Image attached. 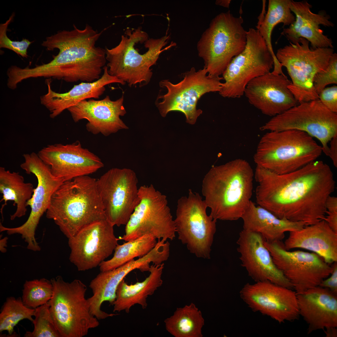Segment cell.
<instances>
[{"mask_svg":"<svg viewBox=\"0 0 337 337\" xmlns=\"http://www.w3.org/2000/svg\"><path fill=\"white\" fill-rule=\"evenodd\" d=\"M290 0H269L266 13L262 11L258 18L256 27L265 41L274 60V68L279 69L281 65L277 60L272 46L271 36L274 27L282 23L284 26L290 25L295 17L289 7Z\"/></svg>","mask_w":337,"mask_h":337,"instance_id":"32","label":"cell"},{"mask_svg":"<svg viewBox=\"0 0 337 337\" xmlns=\"http://www.w3.org/2000/svg\"><path fill=\"white\" fill-rule=\"evenodd\" d=\"M50 280L53 291L48 303L61 337H83L99 325L98 320L90 312L85 297L87 288L81 281L68 282L60 276Z\"/></svg>","mask_w":337,"mask_h":337,"instance_id":"8","label":"cell"},{"mask_svg":"<svg viewBox=\"0 0 337 337\" xmlns=\"http://www.w3.org/2000/svg\"><path fill=\"white\" fill-rule=\"evenodd\" d=\"M247 283L240 291L241 299L253 311L279 323L292 321L300 316L295 291L269 281Z\"/></svg>","mask_w":337,"mask_h":337,"instance_id":"19","label":"cell"},{"mask_svg":"<svg viewBox=\"0 0 337 337\" xmlns=\"http://www.w3.org/2000/svg\"><path fill=\"white\" fill-rule=\"evenodd\" d=\"M34 329L27 331L25 337H61L54 325L48 303L35 309Z\"/></svg>","mask_w":337,"mask_h":337,"instance_id":"37","label":"cell"},{"mask_svg":"<svg viewBox=\"0 0 337 337\" xmlns=\"http://www.w3.org/2000/svg\"><path fill=\"white\" fill-rule=\"evenodd\" d=\"M291 83L285 74L270 72L251 81L244 95L262 114L274 116L299 104L288 88Z\"/></svg>","mask_w":337,"mask_h":337,"instance_id":"22","label":"cell"},{"mask_svg":"<svg viewBox=\"0 0 337 337\" xmlns=\"http://www.w3.org/2000/svg\"><path fill=\"white\" fill-rule=\"evenodd\" d=\"M73 27L46 38L42 45L48 51L58 49L59 53L47 63L24 68L25 79L44 77L90 82L100 78L106 62L105 50L96 43L104 30L99 32L88 24L83 29L75 25Z\"/></svg>","mask_w":337,"mask_h":337,"instance_id":"2","label":"cell"},{"mask_svg":"<svg viewBox=\"0 0 337 337\" xmlns=\"http://www.w3.org/2000/svg\"><path fill=\"white\" fill-rule=\"evenodd\" d=\"M34 189L32 183L25 182L24 177L19 172H11L1 167L0 192L2 198L0 202L4 201L0 209L2 215L7 202L12 201L13 202V205L16 206V209L10 215V220H13L25 215L27 211V203L32 197Z\"/></svg>","mask_w":337,"mask_h":337,"instance_id":"31","label":"cell"},{"mask_svg":"<svg viewBox=\"0 0 337 337\" xmlns=\"http://www.w3.org/2000/svg\"><path fill=\"white\" fill-rule=\"evenodd\" d=\"M259 233L243 229L237 241L242 266L255 282L269 281L289 289L293 287L276 266Z\"/></svg>","mask_w":337,"mask_h":337,"instance_id":"21","label":"cell"},{"mask_svg":"<svg viewBox=\"0 0 337 337\" xmlns=\"http://www.w3.org/2000/svg\"><path fill=\"white\" fill-rule=\"evenodd\" d=\"M290 43L278 49L275 55L291 79L288 89L299 104L318 99L314 79L317 73L327 68L334 53L333 48L313 49L309 47V42L302 37L295 43Z\"/></svg>","mask_w":337,"mask_h":337,"instance_id":"9","label":"cell"},{"mask_svg":"<svg viewBox=\"0 0 337 337\" xmlns=\"http://www.w3.org/2000/svg\"><path fill=\"white\" fill-rule=\"evenodd\" d=\"M241 16L228 11L219 14L211 22L197 43L199 56L208 75H222L232 59L245 49L247 32Z\"/></svg>","mask_w":337,"mask_h":337,"instance_id":"7","label":"cell"},{"mask_svg":"<svg viewBox=\"0 0 337 337\" xmlns=\"http://www.w3.org/2000/svg\"><path fill=\"white\" fill-rule=\"evenodd\" d=\"M147 33L140 27L133 30L127 29L117 46L105 49L108 73L127 82L130 86L149 83L153 75L151 66L156 63L161 52L175 44L172 43L163 48L169 38L166 34L155 39L145 52L140 53V49L137 47Z\"/></svg>","mask_w":337,"mask_h":337,"instance_id":"6","label":"cell"},{"mask_svg":"<svg viewBox=\"0 0 337 337\" xmlns=\"http://www.w3.org/2000/svg\"><path fill=\"white\" fill-rule=\"evenodd\" d=\"M330 227L337 233V212H330L326 211V214L324 219Z\"/></svg>","mask_w":337,"mask_h":337,"instance_id":"43","label":"cell"},{"mask_svg":"<svg viewBox=\"0 0 337 337\" xmlns=\"http://www.w3.org/2000/svg\"><path fill=\"white\" fill-rule=\"evenodd\" d=\"M183 76V79L175 84L167 80L160 82V86L166 89L167 92L158 96V99L162 100L156 105L162 117L170 111H178L184 115L187 123L193 125L203 112L197 108L198 100L207 93L219 92L223 78L208 75L204 67L198 71L192 67Z\"/></svg>","mask_w":337,"mask_h":337,"instance_id":"13","label":"cell"},{"mask_svg":"<svg viewBox=\"0 0 337 337\" xmlns=\"http://www.w3.org/2000/svg\"><path fill=\"white\" fill-rule=\"evenodd\" d=\"M326 211L330 212H337V198L329 196L326 202Z\"/></svg>","mask_w":337,"mask_h":337,"instance_id":"44","label":"cell"},{"mask_svg":"<svg viewBox=\"0 0 337 337\" xmlns=\"http://www.w3.org/2000/svg\"><path fill=\"white\" fill-rule=\"evenodd\" d=\"M207 206L197 193L189 189L178 200L174 220L178 239L197 257L210 258L217 220L207 214Z\"/></svg>","mask_w":337,"mask_h":337,"instance_id":"10","label":"cell"},{"mask_svg":"<svg viewBox=\"0 0 337 337\" xmlns=\"http://www.w3.org/2000/svg\"><path fill=\"white\" fill-rule=\"evenodd\" d=\"M322 152L321 146L305 132L269 131L261 139L253 158L256 166L284 174L316 160Z\"/></svg>","mask_w":337,"mask_h":337,"instance_id":"5","label":"cell"},{"mask_svg":"<svg viewBox=\"0 0 337 337\" xmlns=\"http://www.w3.org/2000/svg\"><path fill=\"white\" fill-rule=\"evenodd\" d=\"M167 331L176 337H201L204 320L201 311L191 303L177 308L173 315L164 320Z\"/></svg>","mask_w":337,"mask_h":337,"instance_id":"33","label":"cell"},{"mask_svg":"<svg viewBox=\"0 0 337 337\" xmlns=\"http://www.w3.org/2000/svg\"><path fill=\"white\" fill-rule=\"evenodd\" d=\"M319 99L329 110L337 113V86L325 88L319 94Z\"/></svg>","mask_w":337,"mask_h":337,"instance_id":"40","label":"cell"},{"mask_svg":"<svg viewBox=\"0 0 337 337\" xmlns=\"http://www.w3.org/2000/svg\"><path fill=\"white\" fill-rule=\"evenodd\" d=\"M50 168L52 174L65 182L92 174L104 166L100 159L80 142L50 144L37 153Z\"/></svg>","mask_w":337,"mask_h":337,"instance_id":"20","label":"cell"},{"mask_svg":"<svg viewBox=\"0 0 337 337\" xmlns=\"http://www.w3.org/2000/svg\"><path fill=\"white\" fill-rule=\"evenodd\" d=\"M123 94L115 101L111 100L108 95L101 100H85L67 110L75 122L83 119L88 121L86 127L89 132L108 136L128 129L120 118L126 113Z\"/></svg>","mask_w":337,"mask_h":337,"instance_id":"23","label":"cell"},{"mask_svg":"<svg viewBox=\"0 0 337 337\" xmlns=\"http://www.w3.org/2000/svg\"><path fill=\"white\" fill-rule=\"evenodd\" d=\"M297 296L299 314L308 325V334L337 327V294L318 286Z\"/></svg>","mask_w":337,"mask_h":337,"instance_id":"25","label":"cell"},{"mask_svg":"<svg viewBox=\"0 0 337 337\" xmlns=\"http://www.w3.org/2000/svg\"><path fill=\"white\" fill-rule=\"evenodd\" d=\"M164 264L150 266V274L141 282L128 285L123 280L118 286L116 297L113 303V312L125 311L129 313L131 308L138 304L143 309L148 304L147 298L153 295L163 284L161 278Z\"/></svg>","mask_w":337,"mask_h":337,"instance_id":"29","label":"cell"},{"mask_svg":"<svg viewBox=\"0 0 337 337\" xmlns=\"http://www.w3.org/2000/svg\"><path fill=\"white\" fill-rule=\"evenodd\" d=\"M53 291L51 280L42 278L26 281L23 285L22 299L27 307L35 309L48 303Z\"/></svg>","mask_w":337,"mask_h":337,"instance_id":"36","label":"cell"},{"mask_svg":"<svg viewBox=\"0 0 337 337\" xmlns=\"http://www.w3.org/2000/svg\"><path fill=\"white\" fill-rule=\"evenodd\" d=\"M15 15L13 12L5 23L0 24V48L8 49L23 57L27 58V49L33 41L26 38L20 41H12L7 35L8 26L13 21Z\"/></svg>","mask_w":337,"mask_h":337,"instance_id":"38","label":"cell"},{"mask_svg":"<svg viewBox=\"0 0 337 337\" xmlns=\"http://www.w3.org/2000/svg\"><path fill=\"white\" fill-rule=\"evenodd\" d=\"M329 157L331 159L334 166L337 167V134L335 135L330 142Z\"/></svg>","mask_w":337,"mask_h":337,"instance_id":"42","label":"cell"},{"mask_svg":"<svg viewBox=\"0 0 337 337\" xmlns=\"http://www.w3.org/2000/svg\"><path fill=\"white\" fill-rule=\"evenodd\" d=\"M114 227L106 218L97 221L68 238L69 259L78 271L95 268L111 255L119 240Z\"/></svg>","mask_w":337,"mask_h":337,"instance_id":"18","label":"cell"},{"mask_svg":"<svg viewBox=\"0 0 337 337\" xmlns=\"http://www.w3.org/2000/svg\"><path fill=\"white\" fill-rule=\"evenodd\" d=\"M314 86L319 95L327 85L337 84V54L334 53L331 56L329 64L324 71L317 73L314 80Z\"/></svg>","mask_w":337,"mask_h":337,"instance_id":"39","label":"cell"},{"mask_svg":"<svg viewBox=\"0 0 337 337\" xmlns=\"http://www.w3.org/2000/svg\"><path fill=\"white\" fill-rule=\"evenodd\" d=\"M0 242L3 243V244H0V250L2 252H4L5 251H6L5 247H6L7 246V238L5 237L3 239H1L0 241Z\"/></svg>","mask_w":337,"mask_h":337,"instance_id":"47","label":"cell"},{"mask_svg":"<svg viewBox=\"0 0 337 337\" xmlns=\"http://www.w3.org/2000/svg\"><path fill=\"white\" fill-rule=\"evenodd\" d=\"M295 20L290 26L289 30L293 35L296 36L298 41L300 37L304 38L310 42L313 49L318 48H333L331 39L323 34L320 28V25L325 27L334 26L330 21V17L323 13L315 14L307 6L300 7L295 12Z\"/></svg>","mask_w":337,"mask_h":337,"instance_id":"30","label":"cell"},{"mask_svg":"<svg viewBox=\"0 0 337 337\" xmlns=\"http://www.w3.org/2000/svg\"><path fill=\"white\" fill-rule=\"evenodd\" d=\"M155 260L154 254L150 252L114 269L100 271L91 280L89 285L93 295L87 300L91 314L98 320L115 316V314L108 313L102 310V303L108 301L113 305L118 287L125 277L137 269L142 272L148 271L150 264L154 262Z\"/></svg>","mask_w":337,"mask_h":337,"instance_id":"24","label":"cell"},{"mask_svg":"<svg viewBox=\"0 0 337 337\" xmlns=\"http://www.w3.org/2000/svg\"><path fill=\"white\" fill-rule=\"evenodd\" d=\"M247 34L244 49L232 59L222 74L224 81L219 93L223 97H241L251 81L274 67L273 58L259 31L250 28Z\"/></svg>","mask_w":337,"mask_h":337,"instance_id":"12","label":"cell"},{"mask_svg":"<svg viewBox=\"0 0 337 337\" xmlns=\"http://www.w3.org/2000/svg\"><path fill=\"white\" fill-rule=\"evenodd\" d=\"M264 244L276 266L292 285L296 294L319 286L333 271L332 266L316 254L286 250L281 241Z\"/></svg>","mask_w":337,"mask_h":337,"instance_id":"16","label":"cell"},{"mask_svg":"<svg viewBox=\"0 0 337 337\" xmlns=\"http://www.w3.org/2000/svg\"><path fill=\"white\" fill-rule=\"evenodd\" d=\"M326 337H336L337 336V327H332L324 330Z\"/></svg>","mask_w":337,"mask_h":337,"instance_id":"45","label":"cell"},{"mask_svg":"<svg viewBox=\"0 0 337 337\" xmlns=\"http://www.w3.org/2000/svg\"><path fill=\"white\" fill-rule=\"evenodd\" d=\"M241 218L243 229L259 233L269 242L281 241L286 232L299 230L306 226L302 222L279 218L251 200Z\"/></svg>","mask_w":337,"mask_h":337,"instance_id":"28","label":"cell"},{"mask_svg":"<svg viewBox=\"0 0 337 337\" xmlns=\"http://www.w3.org/2000/svg\"><path fill=\"white\" fill-rule=\"evenodd\" d=\"M157 239L149 235H145L129 240L121 245L118 244L113 257L104 261L99 265L100 271L115 269L134 259L148 253L155 246Z\"/></svg>","mask_w":337,"mask_h":337,"instance_id":"34","label":"cell"},{"mask_svg":"<svg viewBox=\"0 0 337 337\" xmlns=\"http://www.w3.org/2000/svg\"><path fill=\"white\" fill-rule=\"evenodd\" d=\"M333 271L330 275L324 280L319 286L325 288L337 294V263L335 262L332 265Z\"/></svg>","mask_w":337,"mask_h":337,"instance_id":"41","label":"cell"},{"mask_svg":"<svg viewBox=\"0 0 337 337\" xmlns=\"http://www.w3.org/2000/svg\"><path fill=\"white\" fill-rule=\"evenodd\" d=\"M262 131L297 130L316 138L323 152L329 156L328 143L337 134V113L326 108L318 99L298 104L273 116L260 127Z\"/></svg>","mask_w":337,"mask_h":337,"instance_id":"14","label":"cell"},{"mask_svg":"<svg viewBox=\"0 0 337 337\" xmlns=\"http://www.w3.org/2000/svg\"><path fill=\"white\" fill-rule=\"evenodd\" d=\"M103 73L98 80L90 82H82L75 85L69 91L59 93L53 90L51 80H46L47 92L40 97L41 104L50 112V117L54 118L66 110L87 99H98L104 93L105 86L113 83L122 85L125 82L110 75L108 67L103 68Z\"/></svg>","mask_w":337,"mask_h":337,"instance_id":"26","label":"cell"},{"mask_svg":"<svg viewBox=\"0 0 337 337\" xmlns=\"http://www.w3.org/2000/svg\"><path fill=\"white\" fill-rule=\"evenodd\" d=\"M138 179L127 168H113L97 180L106 219L113 226L125 225L139 202Z\"/></svg>","mask_w":337,"mask_h":337,"instance_id":"17","label":"cell"},{"mask_svg":"<svg viewBox=\"0 0 337 337\" xmlns=\"http://www.w3.org/2000/svg\"><path fill=\"white\" fill-rule=\"evenodd\" d=\"M231 1V0H218L216 1L215 3L217 5L228 8L229 7Z\"/></svg>","mask_w":337,"mask_h":337,"instance_id":"46","label":"cell"},{"mask_svg":"<svg viewBox=\"0 0 337 337\" xmlns=\"http://www.w3.org/2000/svg\"><path fill=\"white\" fill-rule=\"evenodd\" d=\"M24 162L21 168L28 174L35 176L37 181V187L31 198L27 201L31 210L26 222L17 227H7L9 235L19 234L27 243V248L30 250L37 249L39 245L35 238L37 228L41 217L48 209L51 197L55 192L64 182L51 173L50 167L39 157L37 154L32 152L23 155Z\"/></svg>","mask_w":337,"mask_h":337,"instance_id":"15","label":"cell"},{"mask_svg":"<svg viewBox=\"0 0 337 337\" xmlns=\"http://www.w3.org/2000/svg\"><path fill=\"white\" fill-rule=\"evenodd\" d=\"M289 233L283 243L286 250L305 249L316 254L330 265L337 262V233L325 220Z\"/></svg>","mask_w":337,"mask_h":337,"instance_id":"27","label":"cell"},{"mask_svg":"<svg viewBox=\"0 0 337 337\" xmlns=\"http://www.w3.org/2000/svg\"><path fill=\"white\" fill-rule=\"evenodd\" d=\"M254 174L249 163L242 159L212 167L202 185L210 215L217 220L241 218L251 201Z\"/></svg>","mask_w":337,"mask_h":337,"instance_id":"3","label":"cell"},{"mask_svg":"<svg viewBox=\"0 0 337 337\" xmlns=\"http://www.w3.org/2000/svg\"><path fill=\"white\" fill-rule=\"evenodd\" d=\"M46 213L68 239L86 225L106 219L97 180L87 175L64 182L53 194Z\"/></svg>","mask_w":337,"mask_h":337,"instance_id":"4","label":"cell"},{"mask_svg":"<svg viewBox=\"0 0 337 337\" xmlns=\"http://www.w3.org/2000/svg\"><path fill=\"white\" fill-rule=\"evenodd\" d=\"M139 195V202L119 240L127 242L145 235L164 241L173 240L176 228L166 196L152 184L140 186Z\"/></svg>","mask_w":337,"mask_h":337,"instance_id":"11","label":"cell"},{"mask_svg":"<svg viewBox=\"0 0 337 337\" xmlns=\"http://www.w3.org/2000/svg\"><path fill=\"white\" fill-rule=\"evenodd\" d=\"M35 311V309L26 306L21 298H7L0 313V332L6 331L10 336H14L15 327L23 319L32 322Z\"/></svg>","mask_w":337,"mask_h":337,"instance_id":"35","label":"cell"},{"mask_svg":"<svg viewBox=\"0 0 337 337\" xmlns=\"http://www.w3.org/2000/svg\"><path fill=\"white\" fill-rule=\"evenodd\" d=\"M254 177L258 205L279 218L306 226L324 219L326 200L335 188L332 171L321 160L284 174L256 166Z\"/></svg>","mask_w":337,"mask_h":337,"instance_id":"1","label":"cell"}]
</instances>
